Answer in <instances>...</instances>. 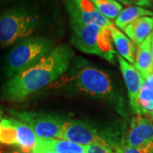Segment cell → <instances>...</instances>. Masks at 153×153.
<instances>
[{
	"label": "cell",
	"mask_w": 153,
	"mask_h": 153,
	"mask_svg": "<svg viewBox=\"0 0 153 153\" xmlns=\"http://www.w3.org/2000/svg\"><path fill=\"white\" fill-rule=\"evenodd\" d=\"M40 23L33 11L23 7H15L0 15V46L6 47L29 38Z\"/></svg>",
	"instance_id": "5"
},
{
	"label": "cell",
	"mask_w": 153,
	"mask_h": 153,
	"mask_svg": "<svg viewBox=\"0 0 153 153\" xmlns=\"http://www.w3.org/2000/svg\"><path fill=\"white\" fill-rule=\"evenodd\" d=\"M59 82V87L109 101L120 114L124 112L122 96L115 88L111 76L102 70L88 65L75 67L68 75L61 76Z\"/></svg>",
	"instance_id": "2"
},
{
	"label": "cell",
	"mask_w": 153,
	"mask_h": 153,
	"mask_svg": "<svg viewBox=\"0 0 153 153\" xmlns=\"http://www.w3.org/2000/svg\"><path fill=\"white\" fill-rule=\"evenodd\" d=\"M116 153H153V141L140 147L120 146L116 148Z\"/></svg>",
	"instance_id": "20"
},
{
	"label": "cell",
	"mask_w": 153,
	"mask_h": 153,
	"mask_svg": "<svg viewBox=\"0 0 153 153\" xmlns=\"http://www.w3.org/2000/svg\"><path fill=\"white\" fill-rule=\"evenodd\" d=\"M117 57L119 62L122 75L128 89L129 105L132 111L134 112L136 108L137 97L142 86L144 78L139 73V71L134 68V66H132L130 63L123 59L120 55H117Z\"/></svg>",
	"instance_id": "10"
},
{
	"label": "cell",
	"mask_w": 153,
	"mask_h": 153,
	"mask_svg": "<svg viewBox=\"0 0 153 153\" xmlns=\"http://www.w3.org/2000/svg\"><path fill=\"white\" fill-rule=\"evenodd\" d=\"M2 118H3V110L0 107V121H1Z\"/></svg>",
	"instance_id": "26"
},
{
	"label": "cell",
	"mask_w": 153,
	"mask_h": 153,
	"mask_svg": "<svg viewBox=\"0 0 153 153\" xmlns=\"http://www.w3.org/2000/svg\"><path fill=\"white\" fill-rule=\"evenodd\" d=\"M85 153H116V148L99 144H92L84 146Z\"/></svg>",
	"instance_id": "21"
},
{
	"label": "cell",
	"mask_w": 153,
	"mask_h": 153,
	"mask_svg": "<svg viewBox=\"0 0 153 153\" xmlns=\"http://www.w3.org/2000/svg\"><path fill=\"white\" fill-rule=\"evenodd\" d=\"M89 1H91V2H92V0H89Z\"/></svg>",
	"instance_id": "30"
},
{
	"label": "cell",
	"mask_w": 153,
	"mask_h": 153,
	"mask_svg": "<svg viewBox=\"0 0 153 153\" xmlns=\"http://www.w3.org/2000/svg\"><path fill=\"white\" fill-rule=\"evenodd\" d=\"M153 141V123L149 117L141 115L133 117L121 146L140 147Z\"/></svg>",
	"instance_id": "9"
},
{
	"label": "cell",
	"mask_w": 153,
	"mask_h": 153,
	"mask_svg": "<svg viewBox=\"0 0 153 153\" xmlns=\"http://www.w3.org/2000/svg\"><path fill=\"white\" fill-rule=\"evenodd\" d=\"M97 10L105 18L116 19L123 10V5L116 0H92Z\"/></svg>",
	"instance_id": "19"
},
{
	"label": "cell",
	"mask_w": 153,
	"mask_h": 153,
	"mask_svg": "<svg viewBox=\"0 0 153 153\" xmlns=\"http://www.w3.org/2000/svg\"><path fill=\"white\" fill-rule=\"evenodd\" d=\"M149 117H150V118H151L152 120H153V112H152V113H151V114L149 115Z\"/></svg>",
	"instance_id": "28"
},
{
	"label": "cell",
	"mask_w": 153,
	"mask_h": 153,
	"mask_svg": "<svg viewBox=\"0 0 153 153\" xmlns=\"http://www.w3.org/2000/svg\"><path fill=\"white\" fill-rule=\"evenodd\" d=\"M152 60H153V41L152 40Z\"/></svg>",
	"instance_id": "27"
},
{
	"label": "cell",
	"mask_w": 153,
	"mask_h": 153,
	"mask_svg": "<svg viewBox=\"0 0 153 153\" xmlns=\"http://www.w3.org/2000/svg\"><path fill=\"white\" fill-rule=\"evenodd\" d=\"M53 48L54 41L45 37L22 39L8 54L4 65L6 76L10 78L34 65Z\"/></svg>",
	"instance_id": "3"
},
{
	"label": "cell",
	"mask_w": 153,
	"mask_h": 153,
	"mask_svg": "<svg viewBox=\"0 0 153 153\" xmlns=\"http://www.w3.org/2000/svg\"><path fill=\"white\" fill-rule=\"evenodd\" d=\"M15 126L16 129V146L21 148L24 152H30L35 147L38 138L29 126L16 118H15Z\"/></svg>",
	"instance_id": "14"
},
{
	"label": "cell",
	"mask_w": 153,
	"mask_h": 153,
	"mask_svg": "<svg viewBox=\"0 0 153 153\" xmlns=\"http://www.w3.org/2000/svg\"><path fill=\"white\" fill-rule=\"evenodd\" d=\"M153 112V92L149 88L145 80L142 83L136 101L134 113L141 116H149Z\"/></svg>",
	"instance_id": "17"
},
{
	"label": "cell",
	"mask_w": 153,
	"mask_h": 153,
	"mask_svg": "<svg viewBox=\"0 0 153 153\" xmlns=\"http://www.w3.org/2000/svg\"><path fill=\"white\" fill-rule=\"evenodd\" d=\"M126 36L136 45H140L153 32V16H143L131 22L124 28Z\"/></svg>",
	"instance_id": "11"
},
{
	"label": "cell",
	"mask_w": 153,
	"mask_h": 153,
	"mask_svg": "<svg viewBox=\"0 0 153 153\" xmlns=\"http://www.w3.org/2000/svg\"><path fill=\"white\" fill-rule=\"evenodd\" d=\"M144 80H145L146 83L147 84L149 88L153 92V71H152L151 73H149L146 76H145Z\"/></svg>",
	"instance_id": "24"
},
{
	"label": "cell",
	"mask_w": 153,
	"mask_h": 153,
	"mask_svg": "<svg viewBox=\"0 0 153 153\" xmlns=\"http://www.w3.org/2000/svg\"><path fill=\"white\" fill-rule=\"evenodd\" d=\"M109 30L112 43L118 53V55H120L128 63L134 64V55L136 52L135 44L116 27L110 28Z\"/></svg>",
	"instance_id": "13"
},
{
	"label": "cell",
	"mask_w": 153,
	"mask_h": 153,
	"mask_svg": "<svg viewBox=\"0 0 153 153\" xmlns=\"http://www.w3.org/2000/svg\"><path fill=\"white\" fill-rule=\"evenodd\" d=\"M152 40L153 41V32H152Z\"/></svg>",
	"instance_id": "29"
},
{
	"label": "cell",
	"mask_w": 153,
	"mask_h": 153,
	"mask_svg": "<svg viewBox=\"0 0 153 153\" xmlns=\"http://www.w3.org/2000/svg\"><path fill=\"white\" fill-rule=\"evenodd\" d=\"M71 25L94 24L110 29L115 27L111 20L103 16L89 0H63Z\"/></svg>",
	"instance_id": "8"
},
{
	"label": "cell",
	"mask_w": 153,
	"mask_h": 153,
	"mask_svg": "<svg viewBox=\"0 0 153 153\" xmlns=\"http://www.w3.org/2000/svg\"><path fill=\"white\" fill-rule=\"evenodd\" d=\"M143 16H153V11L140 6L129 5L122 10L116 18L115 25L121 30H124L128 24Z\"/></svg>",
	"instance_id": "15"
},
{
	"label": "cell",
	"mask_w": 153,
	"mask_h": 153,
	"mask_svg": "<svg viewBox=\"0 0 153 153\" xmlns=\"http://www.w3.org/2000/svg\"><path fill=\"white\" fill-rule=\"evenodd\" d=\"M60 139L82 146L92 144H99L113 148L120 146L116 138L103 134L102 132L99 131L92 124L78 120H65Z\"/></svg>",
	"instance_id": "6"
},
{
	"label": "cell",
	"mask_w": 153,
	"mask_h": 153,
	"mask_svg": "<svg viewBox=\"0 0 153 153\" xmlns=\"http://www.w3.org/2000/svg\"><path fill=\"white\" fill-rule=\"evenodd\" d=\"M117 2H119L121 4H125V5H133L135 2L134 0H116Z\"/></svg>",
	"instance_id": "25"
},
{
	"label": "cell",
	"mask_w": 153,
	"mask_h": 153,
	"mask_svg": "<svg viewBox=\"0 0 153 153\" xmlns=\"http://www.w3.org/2000/svg\"><path fill=\"white\" fill-rule=\"evenodd\" d=\"M33 153H57L54 152L53 150L49 149V148L46 147L45 146H44L42 143L40 142L38 140V142L36 144L35 147L33 148Z\"/></svg>",
	"instance_id": "22"
},
{
	"label": "cell",
	"mask_w": 153,
	"mask_h": 153,
	"mask_svg": "<svg viewBox=\"0 0 153 153\" xmlns=\"http://www.w3.org/2000/svg\"><path fill=\"white\" fill-rule=\"evenodd\" d=\"M134 4L143 8H152L153 0H134Z\"/></svg>",
	"instance_id": "23"
},
{
	"label": "cell",
	"mask_w": 153,
	"mask_h": 153,
	"mask_svg": "<svg viewBox=\"0 0 153 153\" xmlns=\"http://www.w3.org/2000/svg\"><path fill=\"white\" fill-rule=\"evenodd\" d=\"M38 140L46 147L53 150L57 153H85V148L82 146L77 145L76 143L71 142L62 139H49Z\"/></svg>",
	"instance_id": "16"
},
{
	"label": "cell",
	"mask_w": 153,
	"mask_h": 153,
	"mask_svg": "<svg viewBox=\"0 0 153 153\" xmlns=\"http://www.w3.org/2000/svg\"><path fill=\"white\" fill-rule=\"evenodd\" d=\"M73 56V50L66 44L53 48L37 63L10 77L2 88L1 98L11 102L23 101L60 79L69 69Z\"/></svg>",
	"instance_id": "1"
},
{
	"label": "cell",
	"mask_w": 153,
	"mask_h": 153,
	"mask_svg": "<svg viewBox=\"0 0 153 153\" xmlns=\"http://www.w3.org/2000/svg\"><path fill=\"white\" fill-rule=\"evenodd\" d=\"M8 112L29 126L38 139L49 140L61 138L65 119L59 116L27 111H19L12 109L8 110Z\"/></svg>",
	"instance_id": "7"
},
{
	"label": "cell",
	"mask_w": 153,
	"mask_h": 153,
	"mask_svg": "<svg viewBox=\"0 0 153 153\" xmlns=\"http://www.w3.org/2000/svg\"><path fill=\"white\" fill-rule=\"evenodd\" d=\"M71 44L83 53L98 55L115 63L116 52L110 30L94 24L71 25Z\"/></svg>",
	"instance_id": "4"
},
{
	"label": "cell",
	"mask_w": 153,
	"mask_h": 153,
	"mask_svg": "<svg viewBox=\"0 0 153 153\" xmlns=\"http://www.w3.org/2000/svg\"><path fill=\"white\" fill-rule=\"evenodd\" d=\"M134 68L144 78L153 71V60L152 56V35L142 44L138 45L134 55Z\"/></svg>",
	"instance_id": "12"
},
{
	"label": "cell",
	"mask_w": 153,
	"mask_h": 153,
	"mask_svg": "<svg viewBox=\"0 0 153 153\" xmlns=\"http://www.w3.org/2000/svg\"><path fill=\"white\" fill-rule=\"evenodd\" d=\"M0 143L16 146V129L14 117H3L0 121Z\"/></svg>",
	"instance_id": "18"
}]
</instances>
